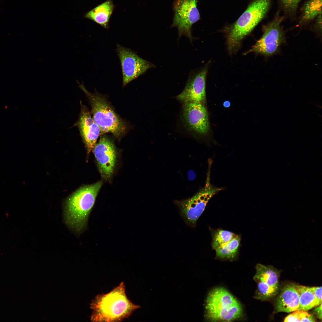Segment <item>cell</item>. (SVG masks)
I'll return each instance as SVG.
<instances>
[{"label": "cell", "mask_w": 322, "mask_h": 322, "mask_svg": "<svg viewBox=\"0 0 322 322\" xmlns=\"http://www.w3.org/2000/svg\"><path fill=\"white\" fill-rule=\"evenodd\" d=\"M89 305L92 322L121 321L140 307L129 299L123 282L110 292L97 295Z\"/></svg>", "instance_id": "1"}, {"label": "cell", "mask_w": 322, "mask_h": 322, "mask_svg": "<svg viewBox=\"0 0 322 322\" xmlns=\"http://www.w3.org/2000/svg\"><path fill=\"white\" fill-rule=\"evenodd\" d=\"M102 185L100 181L83 186L66 200L64 210L65 222L76 233L81 232L85 227Z\"/></svg>", "instance_id": "2"}, {"label": "cell", "mask_w": 322, "mask_h": 322, "mask_svg": "<svg viewBox=\"0 0 322 322\" xmlns=\"http://www.w3.org/2000/svg\"><path fill=\"white\" fill-rule=\"evenodd\" d=\"M79 86L89 100L91 106L92 117L100 129L101 135L110 133L117 139L123 136L126 131V124L115 111L106 99L97 92H89L83 83L79 84Z\"/></svg>", "instance_id": "3"}, {"label": "cell", "mask_w": 322, "mask_h": 322, "mask_svg": "<svg viewBox=\"0 0 322 322\" xmlns=\"http://www.w3.org/2000/svg\"><path fill=\"white\" fill-rule=\"evenodd\" d=\"M272 0H254L229 29L227 44L234 52L240 45L243 38L250 32L266 16Z\"/></svg>", "instance_id": "4"}, {"label": "cell", "mask_w": 322, "mask_h": 322, "mask_svg": "<svg viewBox=\"0 0 322 322\" xmlns=\"http://www.w3.org/2000/svg\"><path fill=\"white\" fill-rule=\"evenodd\" d=\"M206 317L213 322H231L241 317L240 303L225 289L218 287L208 294L205 302Z\"/></svg>", "instance_id": "5"}, {"label": "cell", "mask_w": 322, "mask_h": 322, "mask_svg": "<svg viewBox=\"0 0 322 322\" xmlns=\"http://www.w3.org/2000/svg\"><path fill=\"white\" fill-rule=\"evenodd\" d=\"M208 162V170L204 187L191 198L183 200L174 201V203L179 208L180 214L184 222L191 227L196 226L198 219L210 199L224 189V188L216 187L211 184L210 175L212 162Z\"/></svg>", "instance_id": "6"}, {"label": "cell", "mask_w": 322, "mask_h": 322, "mask_svg": "<svg viewBox=\"0 0 322 322\" xmlns=\"http://www.w3.org/2000/svg\"><path fill=\"white\" fill-rule=\"evenodd\" d=\"M284 18L278 11L272 20L263 26L261 38L245 54L254 52L270 56L278 52L285 41L284 32L281 25Z\"/></svg>", "instance_id": "7"}, {"label": "cell", "mask_w": 322, "mask_h": 322, "mask_svg": "<svg viewBox=\"0 0 322 322\" xmlns=\"http://www.w3.org/2000/svg\"><path fill=\"white\" fill-rule=\"evenodd\" d=\"M116 50L121 64L123 87L154 66L132 50L118 43Z\"/></svg>", "instance_id": "8"}, {"label": "cell", "mask_w": 322, "mask_h": 322, "mask_svg": "<svg viewBox=\"0 0 322 322\" xmlns=\"http://www.w3.org/2000/svg\"><path fill=\"white\" fill-rule=\"evenodd\" d=\"M198 0H175L173 4L174 16L171 27L178 29L179 36L184 35L191 40L192 25L200 18L197 8Z\"/></svg>", "instance_id": "9"}, {"label": "cell", "mask_w": 322, "mask_h": 322, "mask_svg": "<svg viewBox=\"0 0 322 322\" xmlns=\"http://www.w3.org/2000/svg\"><path fill=\"white\" fill-rule=\"evenodd\" d=\"M92 150L102 177L108 180L112 177L115 164L117 155L115 145L105 134L101 135Z\"/></svg>", "instance_id": "10"}, {"label": "cell", "mask_w": 322, "mask_h": 322, "mask_svg": "<svg viewBox=\"0 0 322 322\" xmlns=\"http://www.w3.org/2000/svg\"><path fill=\"white\" fill-rule=\"evenodd\" d=\"M183 119L191 130L202 135L207 134L209 124L206 109L201 103H184L182 110Z\"/></svg>", "instance_id": "11"}, {"label": "cell", "mask_w": 322, "mask_h": 322, "mask_svg": "<svg viewBox=\"0 0 322 322\" xmlns=\"http://www.w3.org/2000/svg\"><path fill=\"white\" fill-rule=\"evenodd\" d=\"M81 110L78 119L75 124L79 129L87 153L93 150L99 137L100 129L95 122L87 108L80 102Z\"/></svg>", "instance_id": "12"}, {"label": "cell", "mask_w": 322, "mask_h": 322, "mask_svg": "<svg viewBox=\"0 0 322 322\" xmlns=\"http://www.w3.org/2000/svg\"><path fill=\"white\" fill-rule=\"evenodd\" d=\"M207 68L195 74L190 78L182 92L177 97L178 100L184 103L190 102L201 103L205 97V80Z\"/></svg>", "instance_id": "13"}, {"label": "cell", "mask_w": 322, "mask_h": 322, "mask_svg": "<svg viewBox=\"0 0 322 322\" xmlns=\"http://www.w3.org/2000/svg\"><path fill=\"white\" fill-rule=\"evenodd\" d=\"M299 296L295 284L286 285L275 299V312H292L299 310Z\"/></svg>", "instance_id": "14"}, {"label": "cell", "mask_w": 322, "mask_h": 322, "mask_svg": "<svg viewBox=\"0 0 322 322\" xmlns=\"http://www.w3.org/2000/svg\"><path fill=\"white\" fill-rule=\"evenodd\" d=\"M114 7L113 0H107L87 13L84 17L108 29Z\"/></svg>", "instance_id": "15"}, {"label": "cell", "mask_w": 322, "mask_h": 322, "mask_svg": "<svg viewBox=\"0 0 322 322\" xmlns=\"http://www.w3.org/2000/svg\"><path fill=\"white\" fill-rule=\"evenodd\" d=\"M256 273L253 279L261 281L275 288H279V272L272 266L258 264L256 266Z\"/></svg>", "instance_id": "16"}, {"label": "cell", "mask_w": 322, "mask_h": 322, "mask_svg": "<svg viewBox=\"0 0 322 322\" xmlns=\"http://www.w3.org/2000/svg\"><path fill=\"white\" fill-rule=\"evenodd\" d=\"M322 0H308L304 4L298 25L309 22L322 14Z\"/></svg>", "instance_id": "17"}, {"label": "cell", "mask_w": 322, "mask_h": 322, "mask_svg": "<svg viewBox=\"0 0 322 322\" xmlns=\"http://www.w3.org/2000/svg\"><path fill=\"white\" fill-rule=\"evenodd\" d=\"M295 285L299 296V310L307 311L320 305L310 287Z\"/></svg>", "instance_id": "18"}, {"label": "cell", "mask_w": 322, "mask_h": 322, "mask_svg": "<svg viewBox=\"0 0 322 322\" xmlns=\"http://www.w3.org/2000/svg\"><path fill=\"white\" fill-rule=\"evenodd\" d=\"M240 236L239 235L216 250V256L221 259H232L237 256L240 246Z\"/></svg>", "instance_id": "19"}, {"label": "cell", "mask_w": 322, "mask_h": 322, "mask_svg": "<svg viewBox=\"0 0 322 322\" xmlns=\"http://www.w3.org/2000/svg\"><path fill=\"white\" fill-rule=\"evenodd\" d=\"M257 288L255 298L261 301L268 300L276 296L279 288L271 286L261 281H257Z\"/></svg>", "instance_id": "20"}, {"label": "cell", "mask_w": 322, "mask_h": 322, "mask_svg": "<svg viewBox=\"0 0 322 322\" xmlns=\"http://www.w3.org/2000/svg\"><path fill=\"white\" fill-rule=\"evenodd\" d=\"M230 231L222 229L215 231L212 236L211 246L216 250L227 243L237 236Z\"/></svg>", "instance_id": "21"}, {"label": "cell", "mask_w": 322, "mask_h": 322, "mask_svg": "<svg viewBox=\"0 0 322 322\" xmlns=\"http://www.w3.org/2000/svg\"><path fill=\"white\" fill-rule=\"evenodd\" d=\"M287 315L284 319V322H315V317L309 314L306 311L298 310Z\"/></svg>", "instance_id": "22"}, {"label": "cell", "mask_w": 322, "mask_h": 322, "mask_svg": "<svg viewBox=\"0 0 322 322\" xmlns=\"http://www.w3.org/2000/svg\"><path fill=\"white\" fill-rule=\"evenodd\" d=\"M302 0H279L284 12L290 16L296 13L298 6Z\"/></svg>", "instance_id": "23"}, {"label": "cell", "mask_w": 322, "mask_h": 322, "mask_svg": "<svg viewBox=\"0 0 322 322\" xmlns=\"http://www.w3.org/2000/svg\"><path fill=\"white\" fill-rule=\"evenodd\" d=\"M319 304H322V287H310Z\"/></svg>", "instance_id": "24"}, {"label": "cell", "mask_w": 322, "mask_h": 322, "mask_svg": "<svg viewBox=\"0 0 322 322\" xmlns=\"http://www.w3.org/2000/svg\"><path fill=\"white\" fill-rule=\"evenodd\" d=\"M315 28L319 33H321L322 31V14L318 16L316 18Z\"/></svg>", "instance_id": "25"}, {"label": "cell", "mask_w": 322, "mask_h": 322, "mask_svg": "<svg viewBox=\"0 0 322 322\" xmlns=\"http://www.w3.org/2000/svg\"><path fill=\"white\" fill-rule=\"evenodd\" d=\"M316 307L314 310V313L318 319L321 320L322 304Z\"/></svg>", "instance_id": "26"}, {"label": "cell", "mask_w": 322, "mask_h": 322, "mask_svg": "<svg viewBox=\"0 0 322 322\" xmlns=\"http://www.w3.org/2000/svg\"><path fill=\"white\" fill-rule=\"evenodd\" d=\"M223 105L225 107H229L230 106V103L228 101H226L224 102Z\"/></svg>", "instance_id": "27"}]
</instances>
